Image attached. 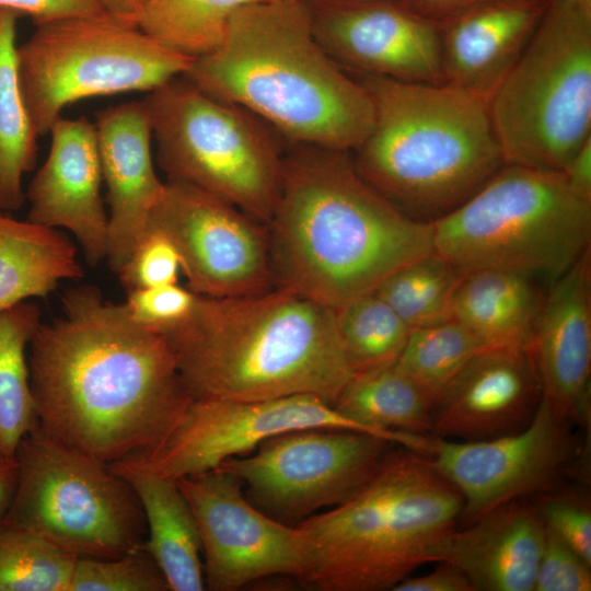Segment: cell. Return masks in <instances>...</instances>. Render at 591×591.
Returning <instances> with one entry per match:
<instances>
[{
  "instance_id": "obj_8",
  "label": "cell",
  "mask_w": 591,
  "mask_h": 591,
  "mask_svg": "<svg viewBox=\"0 0 591 591\" xmlns=\"http://www.w3.org/2000/svg\"><path fill=\"white\" fill-rule=\"evenodd\" d=\"M488 107L505 164L564 172L591 139V3L548 1Z\"/></svg>"
},
{
  "instance_id": "obj_29",
  "label": "cell",
  "mask_w": 591,
  "mask_h": 591,
  "mask_svg": "<svg viewBox=\"0 0 591 591\" xmlns=\"http://www.w3.org/2000/svg\"><path fill=\"white\" fill-rule=\"evenodd\" d=\"M30 300L0 312V456H14L22 439L38 426L27 349L40 324Z\"/></svg>"
},
{
  "instance_id": "obj_10",
  "label": "cell",
  "mask_w": 591,
  "mask_h": 591,
  "mask_svg": "<svg viewBox=\"0 0 591 591\" xmlns=\"http://www.w3.org/2000/svg\"><path fill=\"white\" fill-rule=\"evenodd\" d=\"M14 456L16 487L1 524L77 557L116 558L146 544L141 503L109 464L38 426L22 439Z\"/></svg>"
},
{
  "instance_id": "obj_42",
  "label": "cell",
  "mask_w": 591,
  "mask_h": 591,
  "mask_svg": "<svg viewBox=\"0 0 591 591\" xmlns=\"http://www.w3.org/2000/svg\"><path fill=\"white\" fill-rule=\"evenodd\" d=\"M415 14L441 25L477 5L493 0H396Z\"/></svg>"
},
{
  "instance_id": "obj_1",
  "label": "cell",
  "mask_w": 591,
  "mask_h": 591,
  "mask_svg": "<svg viewBox=\"0 0 591 591\" xmlns=\"http://www.w3.org/2000/svg\"><path fill=\"white\" fill-rule=\"evenodd\" d=\"M61 309L27 349L38 427L107 464L152 452L193 401L167 337L94 286L66 290Z\"/></svg>"
},
{
  "instance_id": "obj_45",
  "label": "cell",
  "mask_w": 591,
  "mask_h": 591,
  "mask_svg": "<svg viewBox=\"0 0 591 591\" xmlns=\"http://www.w3.org/2000/svg\"><path fill=\"white\" fill-rule=\"evenodd\" d=\"M143 0H99L104 13L128 26L137 27Z\"/></svg>"
},
{
  "instance_id": "obj_32",
  "label": "cell",
  "mask_w": 591,
  "mask_h": 591,
  "mask_svg": "<svg viewBox=\"0 0 591 591\" xmlns=\"http://www.w3.org/2000/svg\"><path fill=\"white\" fill-rule=\"evenodd\" d=\"M482 349V345L463 325L450 320L412 329L395 363L432 408Z\"/></svg>"
},
{
  "instance_id": "obj_21",
  "label": "cell",
  "mask_w": 591,
  "mask_h": 591,
  "mask_svg": "<svg viewBox=\"0 0 591 591\" xmlns=\"http://www.w3.org/2000/svg\"><path fill=\"white\" fill-rule=\"evenodd\" d=\"M94 125L108 205L105 259L118 274L146 231L164 182L154 170L152 129L143 100L99 111Z\"/></svg>"
},
{
  "instance_id": "obj_6",
  "label": "cell",
  "mask_w": 591,
  "mask_h": 591,
  "mask_svg": "<svg viewBox=\"0 0 591 591\" xmlns=\"http://www.w3.org/2000/svg\"><path fill=\"white\" fill-rule=\"evenodd\" d=\"M463 498L428 455L397 445L350 498L298 523L301 584L321 591L393 590L431 563L459 525Z\"/></svg>"
},
{
  "instance_id": "obj_20",
  "label": "cell",
  "mask_w": 591,
  "mask_h": 591,
  "mask_svg": "<svg viewBox=\"0 0 591 591\" xmlns=\"http://www.w3.org/2000/svg\"><path fill=\"white\" fill-rule=\"evenodd\" d=\"M531 352L542 398L571 424L590 417L591 251L551 282L536 321Z\"/></svg>"
},
{
  "instance_id": "obj_4",
  "label": "cell",
  "mask_w": 591,
  "mask_h": 591,
  "mask_svg": "<svg viewBox=\"0 0 591 591\" xmlns=\"http://www.w3.org/2000/svg\"><path fill=\"white\" fill-rule=\"evenodd\" d=\"M193 398L312 395L334 405L354 371L335 312L293 290L199 296L166 335Z\"/></svg>"
},
{
  "instance_id": "obj_16",
  "label": "cell",
  "mask_w": 591,
  "mask_h": 591,
  "mask_svg": "<svg viewBox=\"0 0 591 591\" xmlns=\"http://www.w3.org/2000/svg\"><path fill=\"white\" fill-rule=\"evenodd\" d=\"M310 428L370 433L312 395L257 401L193 398L166 440L152 452L136 457L150 471L178 479L246 455L270 437Z\"/></svg>"
},
{
  "instance_id": "obj_23",
  "label": "cell",
  "mask_w": 591,
  "mask_h": 591,
  "mask_svg": "<svg viewBox=\"0 0 591 591\" xmlns=\"http://www.w3.org/2000/svg\"><path fill=\"white\" fill-rule=\"evenodd\" d=\"M549 0H493L439 25L444 83L490 95L534 33Z\"/></svg>"
},
{
  "instance_id": "obj_28",
  "label": "cell",
  "mask_w": 591,
  "mask_h": 591,
  "mask_svg": "<svg viewBox=\"0 0 591 591\" xmlns=\"http://www.w3.org/2000/svg\"><path fill=\"white\" fill-rule=\"evenodd\" d=\"M0 7V211H18L25 202L22 182L36 163L37 134L28 115L18 70L16 21Z\"/></svg>"
},
{
  "instance_id": "obj_14",
  "label": "cell",
  "mask_w": 591,
  "mask_h": 591,
  "mask_svg": "<svg viewBox=\"0 0 591 591\" xmlns=\"http://www.w3.org/2000/svg\"><path fill=\"white\" fill-rule=\"evenodd\" d=\"M148 227L171 239L188 288L199 296L240 297L275 287L268 225L205 190L166 179Z\"/></svg>"
},
{
  "instance_id": "obj_31",
  "label": "cell",
  "mask_w": 591,
  "mask_h": 591,
  "mask_svg": "<svg viewBox=\"0 0 591 591\" xmlns=\"http://www.w3.org/2000/svg\"><path fill=\"white\" fill-rule=\"evenodd\" d=\"M465 271L433 252L395 270L373 291L410 329L431 326L452 320Z\"/></svg>"
},
{
  "instance_id": "obj_47",
  "label": "cell",
  "mask_w": 591,
  "mask_h": 591,
  "mask_svg": "<svg viewBox=\"0 0 591 591\" xmlns=\"http://www.w3.org/2000/svg\"><path fill=\"white\" fill-rule=\"evenodd\" d=\"M277 1H289V0H277Z\"/></svg>"
},
{
  "instance_id": "obj_25",
  "label": "cell",
  "mask_w": 591,
  "mask_h": 591,
  "mask_svg": "<svg viewBox=\"0 0 591 591\" xmlns=\"http://www.w3.org/2000/svg\"><path fill=\"white\" fill-rule=\"evenodd\" d=\"M537 278L508 269L466 270L454 294L452 320L483 348L531 350L545 292Z\"/></svg>"
},
{
  "instance_id": "obj_39",
  "label": "cell",
  "mask_w": 591,
  "mask_h": 591,
  "mask_svg": "<svg viewBox=\"0 0 591 591\" xmlns=\"http://www.w3.org/2000/svg\"><path fill=\"white\" fill-rule=\"evenodd\" d=\"M591 564L545 526L533 591H590Z\"/></svg>"
},
{
  "instance_id": "obj_41",
  "label": "cell",
  "mask_w": 591,
  "mask_h": 591,
  "mask_svg": "<svg viewBox=\"0 0 591 591\" xmlns=\"http://www.w3.org/2000/svg\"><path fill=\"white\" fill-rule=\"evenodd\" d=\"M393 591H476L468 578L455 566L439 561L430 572L409 576L394 587Z\"/></svg>"
},
{
  "instance_id": "obj_43",
  "label": "cell",
  "mask_w": 591,
  "mask_h": 591,
  "mask_svg": "<svg viewBox=\"0 0 591 591\" xmlns=\"http://www.w3.org/2000/svg\"><path fill=\"white\" fill-rule=\"evenodd\" d=\"M563 173L572 188L591 197V139L577 151Z\"/></svg>"
},
{
  "instance_id": "obj_9",
  "label": "cell",
  "mask_w": 591,
  "mask_h": 591,
  "mask_svg": "<svg viewBox=\"0 0 591 591\" xmlns=\"http://www.w3.org/2000/svg\"><path fill=\"white\" fill-rule=\"evenodd\" d=\"M157 162L167 179L205 190L268 225L283 179L279 134L184 74L149 92Z\"/></svg>"
},
{
  "instance_id": "obj_37",
  "label": "cell",
  "mask_w": 591,
  "mask_h": 591,
  "mask_svg": "<svg viewBox=\"0 0 591 591\" xmlns=\"http://www.w3.org/2000/svg\"><path fill=\"white\" fill-rule=\"evenodd\" d=\"M179 271L181 257L171 239L162 231L148 227L118 275L129 291L177 283Z\"/></svg>"
},
{
  "instance_id": "obj_15",
  "label": "cell",
  "mask_w": 591,
  "mask_h": 591,
  "mask_svg": "<svg viewBox=\"0 0 591 591\" xmlns=\"http://www.w3.org/2000/svg\"><path fill=\"white\" fill-rule=\"evenodd\" d=\"M176 482L199 530L206 589L235 591L276 576L301 581L300 528L254 507L236 476L217 467Z\"/></svg>"
},
{
  "instance_id": "obj_30",
  "label": "cell",
  "mask_w": 591,
  "mask_h": 591,
  "mask_svg": "<svg viewBox=\"0 0 591 591\" xmlns=\"http://www.w3.org/2000/svg\"><path fill=\"white\" fill-rule=\"evenodd\" d=\"M268 0H143L137 27L164 47L196 59L218 49L232 15Z\"/></svg>"
},
{
  "instance_id": "obj_2",
  "label": "cell",
  "mask_w": 591,
  "mask_h": 591,
  "mask_svg": "<svg viewBox=\"0 0 591 591\" xmlns=\"http://www.w3.org/2000/svg\"><path fill=\"white\" fill-rule=\"evenodd\" d=\"M293 146L268 223L275 286L336 310L434 252L432 224L371 187L349 152Z\"/></svg>"
},
{
  "instance_id": "obj_18",
  "label": "cell",
  "mask_w": 591,
  "mask_h": 591,
  "mask_svg": "<svg viewBox=\"0 0 591 591\" xmlns=\"http://www.w3.org/2000/svg\"><path fill=\"white\" fill-rule=\"evenodd\" d=\"M542 399L531 350L483 348L432 407L430 434L482 441L525 428Z\"/></svg>"
},
{
  "instance_id": "obj_40",
  "label": "cell",
  "mask_w": 591,
  "mask_h": 591,
  "mask_svg": "<svg viewBox=\"0 0 591 591\" xmlns=\"http://www.w3.org/2000/svg\"><path fill=\"white\" fill-rule=\"evenodd\" d=\"M0 7L10 9L20 16L31 18L36 25L60 19L104 13L99 0H0Z\"/></svg>"
},
{
  "instance_id": "obj_38",
  "label": "cell",
  "mask_w": 591,
  "mask_h": 591,
  "mask_svg": "<svg viewBox=\"0 0 591 591\" xmlns=\"http://www.w3.org/2000/svg\"><path fill=\"white\" fill-rule=\"evenodd\" d=\"M198 294L177 283L129 290L123 303L138 325L166 335L192 315Z\"/></svg>"
},
{
  "instance_id": "obj_17",
  "label": "cell",
  "mask_w": 591,
  "mask_h": 591,
  "mask_svg": "<svg viewBox=\"0 0 591 591\" xmlns=\"http://www.w3.org/2000/svg\"><path fill=\"white\" fill-rule=\"evenodd\" d=\"M313 34L345 70L444 83L440 26L396 0H303Z\"/></svg>"
},
{
  "instance_id": "obj_12",
  "label": "cell",
  "mask_w": 591,
  "mask_h": 591,
  "mask_svg": "<svg viewBox=\"0 0 591 591\" xmlns=\"http://www.w3.org/2000/svg\"><path fill=\"white\" fill-rule=\"evenodd\" d=\"M398 444L371 433L310 428L280 433L218 467L243 484L250 502L297 525L356 494Z\"/></svg>"
},
{
  "instance_id": "obj_33",
  "label": "cell",
  "mask_w": 591,
  "mask_h": 591,
  "mask_svg": "<svg viewBox=\"0 0 591 591\" xmlns=\"http://www.w3.org/2000/svg\"><path fill=\"white\" fill-rule=\"evenodd\" d=\"M334 312L354 372L397 361L412 329L374 291L348 301Z\"/></svg>"
},
{
  "instance_id": "obj_3",
  "label": "cell",
  "mask_w": 591,
  "mask_h": 591,
  "mask_svg": "<svg viewBox=\"0 0 591 591\" xmlns=\"http://www.w3.org/2000/svg\"><path fill=\"white\" fill-rule=\"evenodd\" d=\"M184 76L252 112L292 144L350 152L373 127L369 91L322 48L303 0L242 7L222 45L194 59Z\"/></svg>"
},
{
  "instance_id": "obj_24",
  "label": "cell",
  "mask_w": 591,
  "mask_h": 591,
  "mask_svg": "<svg viewBox=\"0 0 591 591\" xmlns=\"http://www.w3.org/2000/svg\"><path fill=\"white\" fill-rule=\"evenodd\" d=\"M135 490L147 523L146 547L171 591L205 590L202 551L194 513L176 479L131 456L109 464Z\"/></svg>"
},
{
  "instance_id": "obj_22",
  "label": "cell",
  "mask_w": 591,
  "mask_h": 591,
  "mask_svg": "<svg viewBox=\"0 0 591 591\" xmlns=\"http://www.w3.org/2000/svg\"><path fill=\"white\" fill-rule=\"evenodd\" d=\"M544 537L531 500L519 498L449 530L430 558L459 568L476 591H533Z\"/></svg>"
},
{
  "instance_id": "obj_5",
  "label": "cell",
  "mask_w": 591,
  "mask_h": 591,
  "mask_svg": "<svg viewBox=\"0 0 591 591\" xmlns=\"http://www.w3.org/2000/svg\"><path fill=\"white\" fill-rule=\"evenodd\" d=\"M360 77L374 123L352 164L408 217L441 219L505 165L486 97L448 83Z\"/></svg>"
},
{
  "instance_id": "obj_27",
  "label": "cell",
  "mask_w": 591,
  "mask_h": 591,
  "mask_svg": "<svg viewBox=\"0 0 591 591\" xmlns=\"http://www.w3.org/2000/svg\"><path fill=\"white\" fill-rule=\"evenodd\" d=\"M82 276L77 246L61 231L0 211V312Z\"/></svg>"
},
{
  "instance_id": "obj_7",
  "label": "cell",
  "mask_w": 591,
  "mask_h": 591,
  "mask_svg": "<svg viewBox=\"0 0 591 591\" xmlns=\"http://www.w3.org/2000/svg\"><path fill=\"white\" fill-rule=\"evenodd\" d=\"M431 224L434 253L464 270L508 269L552 282L590 248L591 197L563 172L505 164Z\"/></svg>"
},
{
  "instance_id": "obj_46",
  "label": "cell",
  "mask_w": 591,
  "mask_h": 591,
  "mask_svg": "<svg viewBox=\"0 0 591 591\" xmlns=\"http://www.w3.org/2000/svg\"><path fill=\"white\" fill-rule=\"evenodd\" d=\"M577 1L584 2V3H591V0H577Z\"/></svg>"
},
{
  "instance_id": "obj_19",
  "label": "cell",
  "mask_w": 591,
  "mask_h": 591,
  "mask_svg": "<svg viewBox=\"0 0 591 591\" xmlns=\"http://www.w3.org/2000/svg\"><path fill=\"white\" fill-rule=\"evenodd\" d=\"M48 135V154L25 190L26 219L71 232L94 266L106 258L108 239L95 125L85 117L61 116Z\"/></svg>"
},
{
  "instance_id": "obj_44",
  "label": "cell",
  "mask_w": 591,
  "mask_h": 591,
  "mask_svg": "<svg viewBox=\"0 0 591 591\" xmlns=\"http://www.w3.org/2000/svg\"><path fill=\"white\" fill-rule=\"evenodd\" d=\"M16 480L18 462L15 456H0V520L10 507Z\"/></svg>"
},
{
  "instance_id": "obj_34",
  "label": "cell",
  "mask_w": 591,
  "mask_h": 591,
  "mask_svg": "<svg viewBox=\"0 0 591 591\" xmlns=\"http://www.w3.org/2000/svg\"><path fill=\"white\" fill-rule=\"evenodd\" d=\"M78 557L0 523V591H69Z\"/></svg>"
},
{
  "instance_id": "obj_11",
  "label": "cell",
  "mask_w": 591,
  "mask_h": 591,
  "mask_svg": "<svg viewBox=\"0 0 591 591\" xmlns=\"http://www.w3.org/2000/svg\"><path fill=\"white\" fill-rule=\"evenodd\" d=\"M24 102L38 137L78 101L151 92L185 74L194 59L103 13L36 25L16 48Z\"/></svg>"
},
{
  "instance_id": "obj_13",
  "label": "cell",
  "mask_w": 591,
  "mask_h": 591,
  "mask_svg": "<svg viewBox=\"0 0 591 591\" xmlns=\"http://www.w3.org/2000/svg\"><path fill=\"white\" fill-rule=\"evenodd\" d=\"M572 426L542 398L530 424L515 433L482 441L431 436L426 455L463 498L459 525L511 500L560 488L566 476L578 474L583 455Z\"/></svg>"
},
{
  "instance_id": "obj_36",
  "label": "cell",
  "mask_w": 591,
  "mask_h": 591,
  "mask_svg": "<svg viewBox=\"0 0 591 591\" xmlns=\"http://www.w3.org/2000/svg\"><path fill=\"white\" fill-rule=\"evenodd\" d=\"M544 525L591 564V506L586 494L563 487L529 497Z\"/></svg>"
},
{
  "instance_id": "obj_26",
  "label": "cell",
  "mask_w": 591,
  "mask_h": 591,
  "mask_svg": "<svg viewBox=\"0 0 591 591\" xmlns=\"http://www.w3.org/2000/svg\"><path fill=\"white\" fill-rule=\"evenodd\" d=\"M333 406L372 434L429 451L431 405L396 363L354 372Z\"/></svg>"
},
{
  "instance_id": "obj_35",
  "label": "cell",
  "mask_w": 591,
  "mask_h": 591,
  "mask_svg": "<svg viewBox=\"0 0 591 591\" xmlns=\"http://www.w3.org/2000/svg\"><path fill=\"white\" fill-rule=\"evenodd\" d=\"M69 591H171L143 546L116 558L78 557Z\"/></svg>"
}]
</instances>
